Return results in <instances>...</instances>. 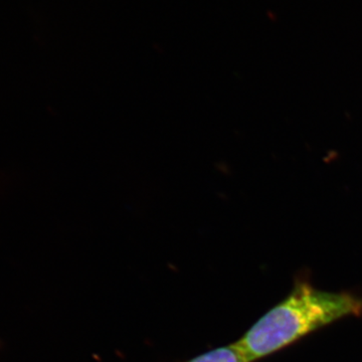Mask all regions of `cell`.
<instances>
[{
    "mask_svg": "<svg viewBox=\"0 0 362 362\" xmlns=\"http://www.w3.org/2000/svg\"><path fill=\"white\" fill-rule=\"evenodd\" d=\"M362 316V298L296 283L292 292L235 342L247 362L284 349L314 331L345 317Z\"/></svg>",
    "mask_w": 362,
    "mask_h": 362,
    "instance_id": "obj_1",
    "label": "cell"
},
{
    "mask_svg": "<svg viewBox=\"0 0 362 362\" xmlns=\"http://www.w3.org/2000/svg\"><path fill=\"white\" fill-rule=\"evenodd\" d=\"M185 362H247L235 343L211 350Z\"/></svg>",
    "mask_w": 362,
    "mask_h": 362,
    "instance_id": "obj_2",
    "label": "cell"
}]
</instances>
